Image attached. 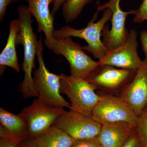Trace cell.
I'll use <instances>...</instances> for the list:
<instances>
[{"label": "cell", "instance_id": "13", "mask_svg": "<svg viewBox=\"0 0 147 147\" xmlns=\"http://www.w3.org/2000/svg\"><path fill=\"white\" fill-rule=\"evenodd\" d=\"M28 9L36 20L38 31L45 34L44 40L53 41L55 17L50 12L49 5L53 0H28Z\"/></svg>", "mask_w": 147, "mask_h": 147}, {"label": "cell", "instance_id": "7", "mask_svg": "<svg viewBox=\"0 0 147 147\" xmlns=\"http://www.w3.org/2000/svg\"><path fill=\"white\" fill-rule=\"evenodd\" d=\"M66 112L63 108L47 105L37 97L18 115L26 123L29 137L34 138L52 126L58 117Z\"/></svg>", "mask_w": 147, "mask_h": 147}, {"label": "cell", "instance_id": "2", "mask_svg": "<svg viewBox=\"0 0 147 147\" xmlns=\"http://www.w3.org/2000/svg\"><path fill=\"white\" fill-rule=\"evenodd\" d=\"M103 11L102 17L97 22H94L98 13L96 11L87 26L84 28L76 29L66 25L59 30H54L53 37L73 36L85 40L88 45L82 47L83 50L91 53L94 58L100 60L110 50L103 44L100 37L104 27L112 17V11L109 9H106Z\"/></svg>", "mask_w": 147, "mask_h": 147}, {"label": "cell", "instance_id": "27", "mask_svg": "<svg viewBox=\"0 0 147 147\" xmlns=\"http://www.w3.org/2000/svg\"><path fill=\"white\" fill-rule=\"evenodd\" d=\"M67 1V0H53V7L51 11V13L53 16H55L56 13Z\"/></svg>", "mask_w": 147, "mask_h": 147}, {"label": "cell", "instance_id": "18", "mask_svg": "<svg viewBox=\"0 0 147 147\" xmlns=\"http://www.w3.org/2000/svg\"><path fill=\"white\" fill-rule=\"evenodd\" d=\"M94 0H67L62 6V14L66 23L78 18L85 7Z\"/></svg>", "mask_w": 147, "mask_h": 147}, {"label": "cell", "instance_id": "17", "mask_svg": "<svg viewBox=\"0 0 147 147\" xmlns=\"http://www.w3.org/2000/svg\"><path fill=\"white\" fill-rule=\"evenodd\" d=\"M0 123V126L12 134L21 137H29L26 123L18 115L1 108Z\"/></svg>", "mask_w": 147, "mask_h": 147}, {"label": "cell", "instance_id": "26", "mask_svg": "<svg viewBox=\"0 0 147 147\" xmlns=\"http://www.w3.org/2000/svg\"><path fill=\"white\" fill-rule=\"evenodd\" d=\"M16 147H38L34 138L28 137Z\"/></svg>", "mask_w": 147, "mask_h": 147}, {"label": "cell", "instance_id": "9", "mask_svg": "<svg viewBox=\"0 0 147 147\" xmlns=\"http://www.w3.org/2000/svg\"><path fill=\"white\" fill-rule=\"evenodd\" d=\"M52 126L60 129L76 140L98 137L102 125L90 116L69 110L58 117Z\"/></svg>", "mask_w": 147, "mask_h": 147}, {"label": "cell", "instance_id": "29", "mask_svg": "<svg viewBox=\"0 0 147 147\" xmlns=\"http://www.w3.org/2000/svg\"><path fill=\"white\" fill-rule=\"evenodd\" d=\"M100 147H105L104 146H102V145H101V146H100Z\"/></svg>", "mask_w": 147, "mask_h": 147}, {"label": "cell", "instance_id": "25", "mask_svg": "<svg viewBox=\"0 0 147 147\" xmlns=\"http://www.w3.org/2000/svg\"><path fill=\"white\" fill-rule=\"evenodd\" d=\"M12 2L11 0H0V21L1 22L5 16L7 7Z\"/></svg>", "mask_w": 147, "mask_h": 147}, {"label": "cell", "instance_id": "22", "mask_svg": "<svg viewBox=\"0 0 147 147\" xmlns=\"http://www.w3.org/2000/svg\"><path fill=\"white\" fill-rule=\"evenodd\" d=\"M98 136L94 138L74 140L71 147H100Z\"/></svg>", "mask_w": 147, "mask_h": 147}, {"label": "cell", "instance_id": "14", "mask_svg": "<svg viewBox=\"0 0 147 147\" xmlns=\"http://www.w3.org/2000/svg\"><path fill=\"white\" fill-rule=\"evenodd\" d=\"M9 34L6 45L0 55L1 68L8 66L17 72L20 71L16 50V35L19 30L18 18L13 19L10 22Z\"/></svg>", "mask_w": 147, "mask_h": 147}, {"label": "cell", "instance_id": "24", "mask_svg": "<svg viewBox=\"0 0 147 147\" xmlns=\"http://www.w3.org/2000/svg\"><path fill=\"white\" fill-rule=\"evenodd\" d=\"M140 39L142 50L144 53L145 59L147 60V30L142 31L140 34Z\"/></svg>", "mask_w": 147, "mask_h": 147}, {"label": "cell", "instance_id": "21", "mask_svg": "<svg viewBox=\"0 0 147 147\" xmlns=\"http://www.w3.org/2000/svg\"><path fill=\"white\" fill-rule=\"evenodd\" d=\"M133 22L135 24H141L147 20V0H143L139 8L134 9Z\"/></svg>", "mask_w": 147, "mask_h": 147}, {"label": "cell", "instance_id": "1", "mask_svg": "<svg viewBox=\"0 0 147 147\" xmlns=\"http://www.w3.org/2000/svg\"><path fill=\"white\" fill-rule=\"evenodd\" d=\"M17 12L19 30L16 35V45H23L24 48L22 69L24 72V77L18 90L25 98L39 97V95L35 89L32 76L33 69L35 68V59L38 41L32 27V15L28 9L27 5H19L17 7Z\"/></svg>", "mask_w": 147, "mask_h": 147}, {"label": "cell", "instance_id": "20", "mask_svg": "<svg viewBox=\"0 0 147 147\" xmlns=\"http://www.w3.org/2000/svg\"><path fill=\"white\" fill-rule=\"evenodd\" d=\"M136 132L143 146L147 147V105L139 116Z\"/></svg>", "mask_w": 147, "mask_h": 147}, {"label": "cell", "instance_id": "19", "mask_svg": "<svg viewBox=\"0 0 147 147\" xmlns=\"http://www.w3.org/2000/svg\"><path fill=\"white\" fill-rule=\"evenodd\" d=\"M28 137L17 136L0 126V147H16Z\"/></svg>", "mask_w": 147, "mask_h": 147}, {"label": "cell", "instance_id": "5", "mask_svg": "<svg viewBox=\"0 0 147 147\" xmlns=\"http://www.w3.org/2000/svg\"><path fill=\"white\" fill-rule=\"evenodd\" d=\"M43 47L41 36L38 41L36 52L39 66L34 71L33 76L35 89L39 97L47 105L69 108L71 103L67 101L61 95L60 74L51 73L45 66L42 57Z\"/></svg>", "mask_w": 147, "mask_h": 147}, {"label": "cell", "instance_id": "8", "mask_svg": "<svg viewBox=\"0 0 147 147\" xmlns=\"http://www.w3.org/2000/svg\"><path fill=\"white\" fill-rule=\"evenodd\" d=\"M121 0H109L100 5L98 3L97 12L109 9L112 11L111 19L112 28L109 30L108 24L104 27L101 33L102 42L109 50L116 49L122 45L127 40L129 32L125 28V21L129 14H134V9L124 11L121 8Z\"/></svg>", "mask_w": 147, "mask_h": 147}, {"label": "cell", "instance_id": "23", "mask_svg": "<svg viewBox=\"0 0 147 147\" xmlns=\"http://www.w3.org/2000/svg\"><path fill=\"white\" fill-rule=\"evenodd\" d=\"M122 147H144L137 135L135 132L125 144Z\"/></svg>", "mask_w": 147, "mask_h": 147}, {"label": "cell", "instance_id": "28", "mask_svg": "<svg viewBox=\"0 0 147 147\" xmlns=\"http://www.w3.org/2000/svg\"><path fill=\"white\" fill-rule=\"evenodd\" d=\"M11 1H12H12H19V0H11ZM24 1H28V0H24Z\"/></svg>", "mask_w": 147, "mask_h": 147}, {"label": "cell", "instance_id": "12", "mask_svg": "<svg viewBox=\"0 0 147 147\" xmlns=\"http://www.w3.org/2000/svg\"><path fill=\"white\" fill-rule=\"evenodd\" d=\"M123 91L121 98L139 117L147 105V60L143 61L134 79Z\"/></svg>", "mask_w": 147, "mask_h": 147}, {"label": "cell", "instance_id": "4", "mask_svg": "<svg viewBox=\"0 0 147 147\" xmlns=\"http://www.w3.org/2000/svg\"><path fill=\"white\" fill-rule=\"evenodd\" d=\"M44 44L55 54L65 57L69 63L70 75L74 78L86 79L99 66L98 61L88 56L71 37L54 38L52 41L44 40Z\"/></svg>", "mask_w": 147, "mask_h": 147}, {"label": "cell", "instance_id": "3", "mask_svg": "<svg viewBox=\"0 0 147 147\" xmlns=\"http://www.w3.org/2000/svg\"><path fill=\"white\" fill-rule=\"evenodd\" d=\"M92 111L91 117L102 125L136 129L139 117L121 98L102 96Z\"/></svg>", "mask_w": 147, "mask_h": 147}, {"label": "cell", "instance_id": "11", "mask_svg": "<svg viewBox=\"0 0 147 147\" xmlns=\"http://www.w3.org/2000/svg\"><path fill=\"white\" fill-rule=\"evenodd\" d=\"M137 71L99 65L85 79L97 89L108 90L125 88L134 79Z\"/></svg>", "mask_w": 147, "mask_h": 147}, {"label": "cell", "instance_id": "6", "mask_svg": "<svg viewBox=\"0 0 147 147\" xmlns=\"http://www.w3.org/2000/svg\"><path fill=\"white\" fill-rule=\"evenodd\" d=\"M60 75V92L66 95L69 99V110L91 117L92 111L102 97L95 92L97 88L86 79L63 73Z\"/></svg>", "mask_w": 147, "mask_h": 147}, {"label": "cell", "instance_id": "10", "mask_svg": "<svg viewBox=\"0 0 147 147\" xmlns=\"http://www.w3.org/2000/svg\"><path fill=\"white\" fill-rule=\"evenodd\" d=\"M137 31L134 29L130 30L126 42L116 49L109 50L102 59L98 61L99 65H109L137 71L143 63L137 51Z\"/></svg>", "mask_w": 147, "mask_h": 147}, {"label": "cell", "instance_id": "16", "mask_svg": "<svg viewBox=\"0 0 147 147\" xmlns=\"http://www.w3.org/2000/svg\"><path fill=\"white\" fill-rule=\"evenodd\" d=\"M34 139L38 147H71L74 141L63 130L53 126Z\"/></svg>", "mask_w": 147, "mask_h": 147}, {"label": "cell", "instance_id": "15", "mask_svg": "<svg viewBox=\"0 0 147 147\" xmlns=\"http://www.w3.org/2000/svg\"><path fill=\"white\" fill-rule=\"evenodd\" d=\"M136 131V129L102 125L98 138L105 147H122Z\"/></svg>", "mask_w": 147, "mask_h": 147}]
</instances>
